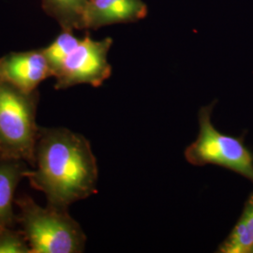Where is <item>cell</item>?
Wrapping results in <instances>:
<instances>
[{
	"mask_svg": "<svg viewBox=\"0 0 253 253\" xmlns=\"http://www.w3.org/2000/svg\"><path fill=\"white\" fill-rule=\"evenodd\" d=\"M31 167L26 178L50 207L68 210L98 191L99 169L90 143L69 128L40 126Z\"/></svg>",
	"mask_w": 253,
	"mask_h": 253,
	"instance_id": "cell-1",
	"label": "cell"
},
{
	"mask_svg": "<svg viewBox=\"0 0 253 253\" xmlns=\"http://www.w3.org/2000/svg\"><path fill=\"white\" fill-rule=\"evenodd\" d=\"M16 217L31 253H81L86 236L66 209L42 208L28 196L15 200Z\"/></svg>",
	"mask_w": 253,
	"mask_h": 253,
	"instance_id": "cell-2",
	"label": "cell"
},
{
	"mask_svg": "<svg viewBox=\"0 0 253 253\" xmlns=\"http://www.w3.org/2000/svg\"><path fill=\"white\" fill-rule=\"evenodd\" d=\"M39 92H25L0 81V154L4 159L34 163L40 126Z\"/></svg>",
	"mask_w": 253,
	"mask_h": 253,
	"instance_id": "cell-3",
	"label": "cell"
},
{
	"mask_svg": "<svg viewBox=\"0 0 253 253\" xmlns=\"http://www.w3.org/2000/svg\"><path fill=\"white\" fill-rule=\"evenodd\" d=\"M214 103L204 106L198 113L199 134L185 150V158L194 166L208 164L229 169L253 184V155L240 138L219 132L212 123Z\"/></svg>",
	"mask_w": 253,
	"mask_h": 253,
	"instance_id": "cell-4",
	"label": "cell"
},
{
	"mask_svg": "<svg viewBox=\"0 0 253 253\" xmlns=\"http://www.w3.org/2000/svg\"><path fill=\"white\" fill-rule=\"evenodd\" d=\"M113 44L111 38L96 41L89 34L83 37L54 75L56 90L78 84L99 87L112 74L108 53Z\"/></svg>",
	"mask_w": 253,
	"mask_h": 253,
	"instance_id": "cell-5",
	"label": "cell"
},
{
	"mask_svg": "<svg viewBox=\"0 0 253 253\" xmlns=\"http://www.w3.org/2000/svg\"><path fill=\"white\" fill-rule=\"evenodd\" d=\"M53 77L42 49L11 52L0 57V81L25 92H34L42 82Z\"/></svg>",
	"mask_w": 253,
	"mask_h": 253,
	"instance_id": "cell-6",
	"label": "cell"
},
{
	"mask_svg": "<svg viewBox=\"0 0 253 253\" xmlns=\"http://www.w3.org/2000/svg\"><path fill=\"white\" fill-rule=\"evenodd\" d=\"M143 0H88L83 17V29L95 30L114 24L134 23L145 18Z\"/></svg>",
	"mask_w": 253,
	"mask_h": 253,
	"instance_id": "cell-7",
	"label": "cell"
},
{
	"mask_svg": "<svg viewBox=\"0 0 253 253\" xmlns=\"http://www.w3.org/2000/svg\"><path fill=\"white\" fill-rule=\"evenodd\" d=\"M28 163L24 161L0 160V229L12 227L16 218L13 210L19 183L26 177Z\"/></svg>",
	"mask_w": 253,
	"mask_h": 253,
	"instance_id": "cell-8",
	"label": "cell"
},
{
	"mask_svg": "<svg viewBox=\"0 0 253 253\" xmlns=\"http://www.w3.org/2000/svg\"><path fill=\"white\" fill-rule=\"evenodd\" d=\"M253 248V193L245 204L241 217L218 247L220 253H249Z\"/></svg>",
	"mask_w": 253,
	"mask_h": 253,
	"instance_id": "cell-9",
	"label": "cell"
},
{
	"mask_svg": "<svg viewBox=\"0 0 253 253\" xmlns=\"http://www.w3.org/2000/svg\"><path fill=\"white\" fill-rule=\"evenodd\" d=\"M88 0H42V9L62 30H82L83 17Z\"/></svg>",
	"mask_w": 253,
	"mask_h": 253,
	"instance_id": "cell-10",
	"label": "cell"
},
{
	"mask_svg": "<svg viewBox=\"0 0 253 253\" xmlns=\"http://www.w3.org/2000/svg\"><path fill=\"white\" fill-rule=\"evenodd\" d=\"M81 38L75 36L73 31L62 30L52 43L42 48V53L49 64L53 77L57 73L66 57L79 43Z\"/></svg>",
	"mask_w": 253,
	"mask_h": 253,
	"instance_id": "cell-11",
	"label": "cell"
},
{
	"mask_svg": "<svg viewBox=\"0 0 253 253\" xmlns=\"http://www.w3.org/2000/svg\"><path fill=\"white\" fill-rule=\"evenodd\" d=\"M0 253H31V250L22 231L4 227L0 229Z\"/></svg>",
	"mask_w": 253,
	"mask_h": 253,
	"instance_id": "cell-12",
	"label": "cell"
},
{
	"mask_svg": "<svg viewBox=\"0 0 253 253\" xmlns=\"http://www.w3.org/2000/svg\"><path fill=\"white\" fill-rule=\"evenodd\" d=\"M2 159H4V158H3V157H2V155L0 154V160H2Z\"/></svg>",
	"mask_w": 253,
	"mask_h": 253,
	"instance_id": "cell-13",
	"label": "cell"
},
{
	"mask_svg": "<svg viewBox=\"0 0 253 253\" xmlns=\"http://www.w3.org/2000/svg\"><path fill=\"white\" fill-rule=\"evenodd\" d=\"M251 253H253V250H252V252H251Z\"/></svg>",
	"mask_w": 253,
	"mask_h": 253,
	"instance_id": "cell-14",
	"label": "cell"
}]
</instances>
